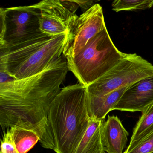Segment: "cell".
Segmentation results:
<instances>
[{
	"mask_svg": "<svg viewBox=\"0 0 153 153\" xmlns=\"http://www.w3.org/2000/svg\"><path fill=\"white\" fill-rule=\"evenodd\" d=\"M64 55L40 73L0 84V124L3 131L13 126L36 133L40 140L51 104L68 73Z\"/></svg>",
	"mask_w": 153,
	"mask_h": 153,
	"instance_id": "obj_1",
	"label": "cell"
},
{
	"mask_svg": "<svg viewBox=\"0 0 153 153\" xmlns=\"http://www.w3.org/2000/svg\"><path fill=\"white\" fill-rule=\"evenodd\" d=\"M87 88L80 83L61 89L51 104L42 146L56 153H74L89 126Z\"/></svg>",
	"mask_w": 153,
	"mask_h": 153,
	"instance_id": "obj_2",
	"label": "cell"
},
{
	"mask_svg": "<svg viewBox=\"0 0 153 153\" xmlns=\"http://www.w3.org/2000/svg\"><path fill=\"white\" fill-rule=\"evenodd\" d=\"M69 33L51 36L42 33L22 43L0 49V71L15 79H22L43 71L65 56Z\"/></svg>",
	"mask_w": 153,
	"mask_h": 153,
	"instance_id": "obj_3",
	"label": "cell"
},
{
	"mask_svg": "<svg viewBox=\"0 0 153 153\" xmlns=\"http://www.w3.org/2000/svg\"><path fill=\"white\" fill-rule=\"evenodd\" d=\"M125 54L114 45L106 28L92 38L77 55L66 59L68 70L87 87L107 73Z\"/></svg>",
	"mask_w": 153,
	"mask_h": 153,
	"instance_id": "obj_4",
	"label": "cell"
},
{
	"mask_svg": "<svg viewBox=\"0 0 153 153\" xmlns=\"http://www.w3.org/2000/svg\"><path fill=\"white\" fill-rule=\"evenodd\" d=\"M152 76L153 64L136 53H126L107 73L87 87V91L90 94L103 96Z\"/></svg>",
	"mask_w": 153,
	"mask_h": 153,
	"instance_id": "obj_5",
	"label": "cell"
},
{
	"mask_svg": "<svg viewBox=\"0 0 153 153\" xmlns=\"http://www.w3.org/2000/svg\"><path fill=\"white\" fill-rule=\"evenodd\" d=\"M5 9V33L0 49L22 43L42 33L40 11L33 5Z\"/></svg>",
	"mask_w": 153,
	"mask_h": 153,
	"instance_id": "obj_6",
	"label": "cell"
},
{
	"mask_svg": "<svg viewBox=\"0 0 153 153\" xmlns=\"http://www.w3.org/2000/svg\"><path fill=\"white\" fill-rule=\"evenodd\" d=\"M33 5L40 11L41 32L50 36L69 33L78 17L74 1L44 0Z\"/></svg>",
	"mask_w": 153,
	"mask_h": 153,
	"instance_id": "obj_7",
	"label": "cell"
},
{
	"mask_svg": "<svg viewBox=\"0 0 153 153\" xmlns=\"http://www.w3.org/2000/svg\"><path fill=\"white\" fill-rule=\"evenodd\" d=\"M106 28L102 8L95 4L75 20L69 34L65 58L77 55L92 38Z\"/></svg>",
	"mask_w": 153,
	"mask_h": 153,
	"instance_id": "obj_8",
	"label": "cell"
},
{
	"mask_svg": "<svg viewBox=\"0 0 153 153\" xmlns=\"http://www.w3.org/2000/svg\"><path fill=\"white\" fill-rule=\"evenodd\" d=\"M153 102V76L141 79L125 90L113 110L142 112Z\"/></svg>",
	"mask_w": 153,
	"mask_h": 153,
	"instance_id": "obj_9",
	"label": "cell"
},
{
	"mask_svg": "<svg viewBox=\"0 0 153 153\" xmlns=\"http://www.w3.org/2000/svg\"><path fill=\"white\" fill-rule=\"evenodd\" d=\"M128 135L117 116H108L101 127V142L104 151L107 153H123Z\"/></svg>",
	"mask_w": 153,
	"mask_h": 153,
	"instance_id": "obj_10",
	"label": "cell"
},
{
	"mask_svg": "<svg viewBox=\"0 0 153 153\" xmlns=\"http://www.w3.org/2000/svg\"><path fill=\"white\" fill-rule=\"evenodd\" d=\"M129 86L121 88L103 96H96L88 93V109L90 118L104 120L107 114L113 111Z\"/></svg>",
	"mask_w": 153,
	"mask_h": 153,
	"instance_id": "obj_11",
	"label": "cell"
},
{
	"mask_svg": "<svg viewBox=\"0 0 153 153\" xmlns=\"http://www.w3.org/2000/svg\"><path fill=\"white\" fill-rule=\"evenodd\" d=\"M104 120L90 118L89 126L74 153H103L101 127Z\"/></svg>",
	"mask_w": 153,
	"mask_h": 153,
	"instance_id": "obj_12",
	"label": "cell"
},
{
	"mask_svg": "<svg viewBox=\"0 0 153 153\" xmlns=\"http://www.w3.org/2000/svg\"><path fill=\"white\" fill-rule=\"evenodd\" d=\"M133 130L130 142L126 151L130 150L137 143L153 132V102L146 107Z\"/></svg>",
	"mask_w": 153,
	"mask_h": 153,
	"instance_id": "obj_13",
	"label": "cell"
},
{
	"mask_svg": "<svg viewBox=\"0 0 153 153\" xmlns=\"http://www.w3.org/2000/svg\"><path fill=\"white\" fill-rule=\"evenodd\" d=\"M9 130L19 153H27L40 140L38 135L32 131L16 126Z\"/></svg>",
	"mask_w": 153,
	"mask_h": 153,
	"instance_id": "obj_14",
	"label": "cell"
},
{
	"mask_svg": "<svg viewBox=\"0 0 153 153\" xmlns=\"http://www.w3.org/2000/svg\"><path fill=\"white\" fill-rule=\"evenodd\" d=\"M112 10L121 11L144 10L153 6V0H116L112 3Z\"/></svg>",
	"mask_w": 153,
	"mask_h": 153,
	"instance_id": "obj_15",
	"label": "cell"
},
{
	"mask_svg": "<svg viewBox=\"0 0 153 153\" xmlns=\"http://www.w3.org/2000/svg\"><path fill=\"white\" fill-rule=\"evenodd\" d=\"M153 152V132L145 137L128 151L124 153H150Z\"/></svg>",
	"mask_w": 153,
	"mask_h": 153,
	"instance_id": "obj_16",
	"label": "cell"
},
{
	"mask_svg": "<svg viewBox=\"0 0 153 153\" xmlns=\"http://www.w3.org/2000/svg\"><path fill=\"white\" fill-rule=\"evenodd\" d=\"M0 153H19L9 130L4 132L3 137L1 140Z\"/></svg>",
	"mask_w": 153,
	"mask_h": 153,
	"instance_id": "obj_17",
	"label": "cell"
},
{
	"mask_svg": "<svg viewBox=\"0 0 153 153\" xmlns=\"http://www.w3.org/2000/svg\"><path fill=\"white\" fill-rule=\"evenodd\" d=\"M75 2L85 11L89 9L94 4V1H74Z\"/></svg>",
	"mask_w": 153,
	"mask_h": 153,
	"instance_id": "obj_18",
	"label": "cell"
},
{
	"mask_svg": "<svg viewBox=\"0 0 153 153\" xmlns=\"http://www.w3.org/2000/svg\"><path fill=\"white\" fill-rule=\"evenodd\" d=\"M0 76H1L0 84L7 83V82L13 81L15 79L12 77L10 76L9 75L7 74L6 72H3V71H0Z\"/></svg>",
	"mask_w": 153,
	"mask_h": 153,
	"instance_id": "obj_19",
	"label": "cell"
},
{
	"mask_svg": "<svg viewBox=\"0 0 153 153\" xmlns=\"http://www.w3.org/2000/svg\"><path fill=\"white\" fill-rule=\"evenodd\" d=\"M103 153H106V152H103Z\"/></svg>",
	"mask_w": 153,
	"mask_h": 153,
	"instance_id": "obj_20",
	"label": "cell"
},
{
	"mask_svg": "<svg viewBox=\"0 0 153 153\" xmlns=\"http://www.w3.org/2000/svg\"><path fill=\"white\" fill-rule=\"evenodd\" d=\"M153 153V152H152V153Z\"/></svg>",
	"mask_w": 153,
	"mask_h": 153,
	"instance_id": "obj_21",
	"label": "cell"
}]
</instances>
